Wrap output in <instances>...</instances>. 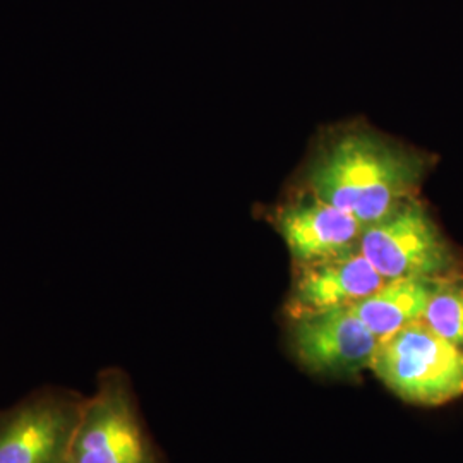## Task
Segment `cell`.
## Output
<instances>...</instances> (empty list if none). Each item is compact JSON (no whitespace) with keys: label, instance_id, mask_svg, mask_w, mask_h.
<instances>
[{"label":"cell","instance_id":"obj_1","mask_svg":"<svg viewBox=\"0 0 463 463\" xmlns=\"http://www.w3.org/2000/svg\"><path fill=\"white\" fill-rule=\"evenodd\" d=\"M426 160L371 131L333 139L307 168V194L355 216L364 227L415 198Z\"/></svg>","mask_w":463,"mask_h":463},{"label":"cell","instance_id":"obj_2","mask_svg":"<svg viewBox=\"0 0 463 463\" xmlns=\"http://www.w3.org/2000/svg\"><path fill=\"white\" fill-rule=\"evenodd\" d=\"M64 463H165L151 438L131 376L103 367L84 397Z\"/></svg>","mask_w":463,"mask_h":463},{"label":"cell","instance_id":"obj_3","mask_svg":"<svg viewBox=\"0 0 463 463\" xmlns=\"http://www.w3.org/2000/svg\"><path fill=\"white\" fill-rule=\"evenodd\" d=\"M371 369L398 398L438 407L463 395V348L419 319L380 342Z\"/></svg>","mask_w":463,"mask_h":463},{"label":"cell","instance_id":"obj_4","mask_svg":"<svg viewBox=\"0 0 463 463\" xmlns=\"http://www.w3.org/2000/svg\"><path fill=\"white\" fill-rule=\"evenodd\" d=\"M359 250L384 280L439 279L458 271L453 249L415 198L367 225Z\"/></svg>","mask_w":463,"mask_h":463},{"label":"cell","instance_id":"obj_5","mask_svg":"<svg viewBox=\"0 0 463 463\" xmlns=\"http://www.w3.org/2000/svg\"><path fill=\"white\" fill-rule=\"evenodd\" d=\"M83 393L45 384L0 409V463H64Z\"/></svg>","mask_w":463,"mask_h":463},{"label":"cell","instance_id":"obj_6","mask_svg":"<svg viewBox=\"0 0 463 463\" xmlns=\"http://www.w3.org/2000/svg\"><path fill=\"white\" fill-rule=\"evenodd\" d=\"M288 340L302 369L331 380H357L371 369L380 347V340L352 307L292 319Z\"/></svg>","mask_w":463,"mask_h":463},{"label":"cell","instance_id":"obj_7","mask_svg":"<svg viewBox=\"0 0 463 463\" xmlns=\"http://www.w3.org/2000/svg\"><path fill=\"white\" fill-rule=\"evenodd\" d=\"M364 229L352 213L311 194L285 206L277 216V231L298 266L357 250Z\"/></svg>","mask_w":463,"mask_h":463},{"label":"cell","instance_id":"obj_8","mask_svg":"<svg viewBox=\"0 0 463 463\" xmlns=\"http://www.w3.org/2000/svg\"><path fill=\"white\" fill-rule=\"evenodd\" d=\"M383 283L384 279L359 249L326 261L298 266L287 313L290 319H296L352 307L378 290Z\"/></svg>","mask_w":463,"mask_h":463},{"label":"cell","instance_id":"obj_9","mask_svg":"<svg viewBox=\"0 0 463 463\" xmlns=\"http://www.w3.org/2000/svg\"><path fill=\"white\" fill-rule=\"evenodd\" d=\"M436 279L384 280L378 290L352 306L374 336L383 342L422 319Z\"/></svg>","mask_w":463,"mask_h":463},{"label":"cell","instance_id":"obj_10","mask_svg":"<svg viewBox=\"0 0 463 463\" xmlns=\"http://www.w3.org/2000/svg\"><path fill=\"white\" fill-rule=\"evenodd\" d=\"M422 321L430 330L463 348V273L460 269L434 280Z\"/></svg>","mask_w":463,"mask_h":463}]
</instances>
